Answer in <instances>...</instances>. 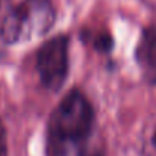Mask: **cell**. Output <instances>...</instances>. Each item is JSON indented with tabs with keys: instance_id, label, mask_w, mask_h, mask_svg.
I'll list each match as a JSON object with an SVG mask.
<instances>
[{
	"instance_id": "6da1fadb",
	"label": "cell",
	"mask_w": 156,
	"mask_h": 156,
	"mask_svg": "<svg viewBox=\"0 0 156 156\" xmlns=\"http://www.w3.org/2000/svg\"><path fill=\"white\" fill-rule=\"evenodd\" d=\"M96 111L79 88H71L52 111L46 130L47 156H71L80 153L91 138Z\"/></svg>"
},
{
	"instance_id": "3957f363",
	"label": "cell",
	"mask_w": 156,
	"mask_h": 156,
	"mask_svg": "<svg viewBox=\"0 0 156 156\" xmlns=\"http://www.w3.org/2000/svg\"><path fill=\"white\" fill-rule=\"evenodd\" d=\"M35 68L44 90L59 93L70 73V37L59 34L37 50Z\"/></svg>"
},
{
	"instance_id": "7a4b0ae2",
	"label": "cell",
	"mask_w": 156,
	"mask_h": 156,
	"mask_svg": "<svg viewBox=\"0 0 156 156\" xmlns=\"http://www.w3.org/2000/svg\"><path fill=\"white\" fill-rule=\"evenodd\" d=\"M56 23L50 0H0V46H18L46 37Z\"/></svg>"
},
{
	"instance_id": "5b68a950",
	"label": "cell",
	"mask_w": 156,
	"mask_h": 156,
	"mask_svg": "<svg viewBox=\"0 0 156 156\" xmlns=\"http://www.w3.org/2000/svg\"><path fill=\"white\" fill-rule=\"evenodd\" d=\"M0 156H8V136L2 121H0Z\"/></svg>"
},
{
	"instance_id": "277c9868",
	"label": "cell",
	"mask_w": 156,
	"mask_h": 156,
	"mask_svg": "<svg viewBox=\"0 0 156 156\" xmlns=\"http://www.w3.org/2000/svg\"><path fill=\"white\" fill-rule=\"evenodd\" d=\"M135 61L144 77L150 83H156V24L143 30L135 49Z\"/></svg>"
},
{
	"instance_id": "8992f818",
	"label": "cell",
	"mask_w": 156,
	"mask_h": 156,
	"mask_svg": "<svg viewBox=\"0 0 156 156\" xmlns=\"http://www.w3.org/2000/svg\"><path fill=\"white\" fill-rule=\"evenodd\" d=\"M77 156H103V155H102L100 152H90V150L87 152V150L83 149V150H82V152H80Z\"/></svg>"
}]
</instances>
